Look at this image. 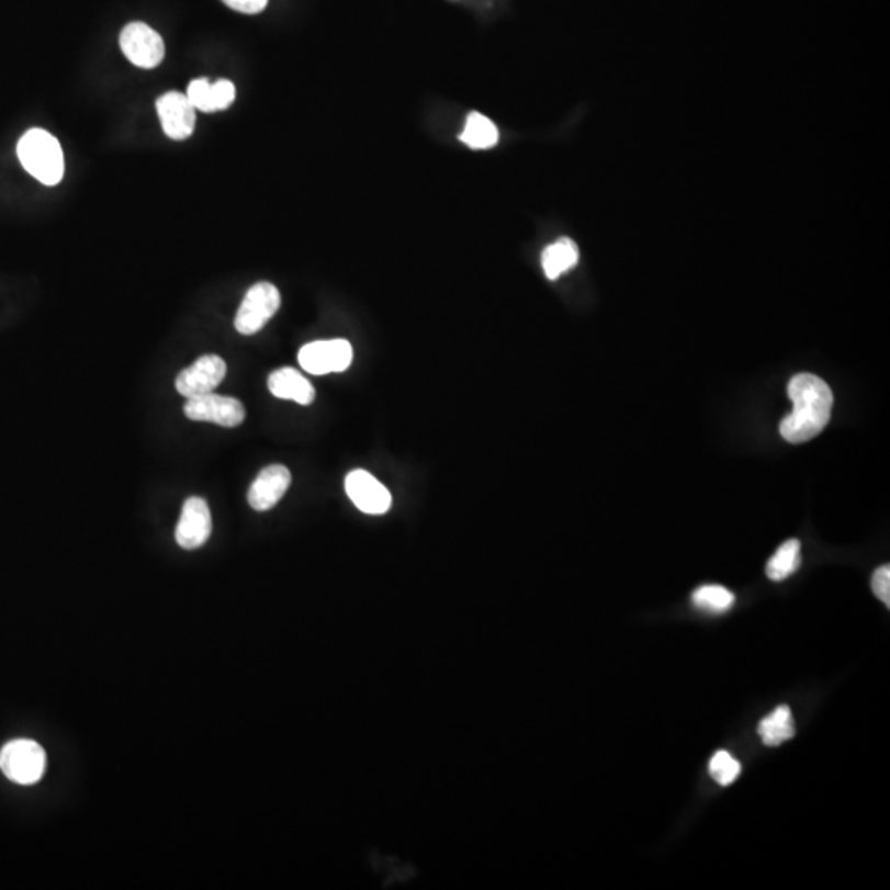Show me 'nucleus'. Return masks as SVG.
I'll return each mask as SVG.
<instances>
[{"instance_id":"obj_1","label":"nucleus","mask_w":890,"mask_h":890,"mask_svg":"<svg viewBox=\"0 0 890 890\" xmlns=\"http://www.w3.org/2000/svg\"><path fill=\"white\" fill-rule=\"evenodd\" d=\"M788 397L793 410L780 424L787 442L801 443L823 432L833 410V391L826 381L810 373L797 374L788 383Z\"/></svg>"},{"instance_id":"obj_2","label":"nucleus","mask_w":890,"mask_h":890,"mask_svg":"<svg viewBox=\"0 0 890 890\" xmlns=\"http://www.w3.org/2000/svg\"><path fill=\"white\" fill-rule=\"evenodd\" d=\"M18 156L24 169L44 185L54 187L64 179V150L48 131H27L19 140Z\"/></svg>"},{"instance_id":"obj_3","label":"nucleus","mask_w":890,"mask_h":890,"mask_svg":"<svg viewBox=\"0 0 890 890\" xmlns=\"http://www.w3.org/2000/svg\"><path fill=\"white\" fill-rule=\"evenodd\" d=\"M0 770L14 784H37L47 770V754L31 739H15L0 751Z\"/></svg>"},{"instance_id":"obj_4","label":"nucleus","mask_w":890,"mask_h":890,"mask_svg":"<svg viewBox=\"0 0 890 890\" xmlns=\"http://www.w3.org/2000/svg\"><path fill=\"white\" fill-rule=\"evenodd\" d=\"M281 307V294L275 285L258 282L246 292L235 318L236 330L241 335H255L274 317Z\"/></svg>"},{"instance_id":"obj_5","label":"nucleus","mask_w":890,"mask_h":890,"mask_svg":"<svg viewBox=\"0 0 890 890\" xmlns=\"http://www.w3.org/2000/svg\"><path fill=\"white\" fill-rule=\"evenodd\" d=\"M120 44L127 60L144 70L159 67L166 57V44H164L162 37L143 22L126 25L121 32Z\"/></svg>"},{"instance_id":"obj_6","label":"nucleus","mask_w":890,"mask_h":890,"mask_svg":"<svg viewBox=\"0 0 890 890\" xmlns=\"http://www.w3.org/2000/svg\"><path fill=\"white\" fill-rule=\"evenodd\" d=\"M353 361V348L350 341L343 338L335 340H318L314 343L305 345L298 351V363L307 373L328 374L341 373L348 370Z\"/></svg>"},{"instance_id":"obj_7","label":"nucleus","mask_w":890,"mask_h":890,"mask_svg":"<svg viewBox=\"0 0 890 890\" xmlns=\"http://www.w3.org/2000/svg\"><path fill=\"white\" fill-rule=\"evenodd\" d=\"M183 413L196 423H213L223 427L239 426L246 417L241 401L213 393L187 401Z\"/></svg>"},{"instance_id":"obj_8","label":"nucleus","mask_w":890,"mask_h":890,"mask_svg":"<svg viewBox=\"0 0 890 890\" xmlns=\"http://www.w3.org/2000/svg\"><path fill=\"white\" fill-rule=\"evenodd\" d=\"M226 376V363L218 354H205L177 376L176 387L187 399L213 393Z\"/></svg>"},{"instance_id":"obj_9","label":"nucleus","mask_w":890,"mask_h":890,"mask_svg":"<svg viewBox=\"0 0 890 890\" xmlns=\"http://www.w3.org/2000/svg\"><path fill=\"white\" fill-rule=\"evenodd\" d=\"M157 114L164 133L173 140H185L195 131L196 110L187 94L170 91L157 100Z\"/></svg>"},{"instance_id":"obj_10","label":"nucleus","mask_w":890,"mask_h":890,"mask_svg":"<svg viewBox=\"0 0 890 890\" xmlns=\"http://www.w3.org/2000/svg\"><path fill=\"white\" fill-rule=\"evenodd\" d=\"M345 491L358 510L367 515H384L391 508L393 498L381 482H378L370 472H350L345 478Z\"/></svg>"},{"instance_id":"obj_11","label":"nucleus","mask_w":890,"mask_h":890,"mask_svg":"<svg viewBox=\"0 0 890 890\" xmlns=\"http://www.w3.org/2000/svg\"><path fill=\"white\" fill-rule=\"evenodd\" d=\"M213 521L209 504L203 498L192 497L182 508V517L176 530V541L183 550H196L209 541Z\"/></svg>"},{"instance_id":"obj_12","label":"nucleus","mask_w":890,"mask_h":890,"mask_svg":"<svg viewBox=\"0 0 890 890\" xmlns=\"http://www.w3.org/2000/svg\"><path fill=\"white\" fill-rule=\"evenodd\" d=\"M291 472L284 465H269L249 488L248 502L256 511H268L279 504L291 487Z\"/></svg>"},{"instance_id":"obj_13","label":"nucleus","mask_w":890,"mask_h":890,"mask_svg":"<svg viewBox=\"0 0 890 890\" xmlns=\"http://www.w3.org/2000/svg\"><path fill=\"white\" fill-rule=\"evenodd\" d=\"M187 98L195 106L196 111L203 113H216L232 106L236 98L235 85L228 80H218L210 83L206 78H199L189 85Z\"/></svg>"},{"instance_id":"obj_14","label":"nucleus","mask_w":890,"mask_h":890,"mask_svg":"<svg viewBox=\"0 0 890 890\" xmlns=\"http://www.w3.org/2000/svg\"><path fill=\"white\" fill-rule=\"evenodd\" d=\"M268 386L275 397L295 401L302 406H308L315 399V390L311 381L294 368H281L269 374Z\"/></svg>"},{"instance_id":"obj_15","label":"nucleus","mask_w":890,"mask_h":890,"mask_svg":"<svg viewBox=\"0 0 890 890\" xmlns=\"http://www.w3.org/2000/svg\"><path fill=\"white\" fill-rule=\"evenodd\" d=\"M577 262H579V249H577L576 243L570 238L557 239L556 243L548 246L541 256L544 274L551 281L560 278L564 272L571 271L574 266H577Z\"/></svg>"},{"instance_id":"obj_16","label":"nucleus","mask_w":890,"mask_h":890,"mask_svg":"<svg viewBox=\"0 0 890 890\" xmlns=\"http://www.w3.org/2000/svg\"><path fill=\"white\" fill-rule=\"evenodd\" d=\"M762 742L768 747H778L795 737V721L788 706H778L774 712L762 719L757 728Z\"/></svg>"},{"instance_id":"obj_17","label":"nucleus","mask_w":890,"mask_h":890,"mask_svg":"<svg viewBox=\"0 0 890 890\" xmlns=\"http://www.w3.org/2000/svg\"><path fill=\"white\" fill-rule=\"evenodd\" d=\"M497 126L488 120L487 116L481 113H471L465 123L464 133H462L461 140L467 144L471 149L485 150L498 144Z\"/></svg>"},{"instance_id":"obj_18","label":"nucleus","mask_w":890,"mask_h":890,"mask_svg":"<svg viewBox=\"0 0 890 890\" xmlns=\"http://www.w3.org/2000/svg\"><path fill=\"white\" fill-rule=\"evenodd\" d=\"M801 564V544L798 540H788L778 548L777 553L767 563L768 579L785 581L790 577Z\"/></svg>"},{"instance_id":"obj_19","label":"nucleus","mask_w":890,"mask_h":890,"mask_svg":"<svg viewBox=\"0 0 890 890\" xmlns=\"http://www.w3.org/2000/svg\"><path fill=\"white\" fill-rule=\"evenodd\" d=\"M735 596L722 586H702L692 594V604L709 613H724L734 606Z\"/></svg>"},{"instance_id":"obj_20","label":"nucleus","mask_w":890,"mask_h":890,"mask_svg":"<svg viewBox=\"0 0 890 890\" xmlns=\"http://www.w3.org/2000/svg\"><path fill=\"white\" fill-rule=\"evenodd\" d=\"M741 764L729 752L718 751L709 761V774L722 787L734 784L741 775Z\"/></svg>"},{"instance_id":"obj_21","label":"nucleus","mask_w":890,"mask_h":890,"mask_svg":"<svg viewBox=\"0 0 890 890\" xmlns=\"http://www.w3.org/2000/svg\"><path fill=\"white\" fill-rule=\"evenodd\" d=\"M870 584H872V590L877 599L886 604V607H890V567L887 564L877 567Z\"/></svg>"},{"instance_id":"obj_22","label":"nucleus","mask_w":890,"mask_h":890,"mask_svg":"<svg viewBox=\"0 0 890 890\" xmlns=\"http://www.w3.org/2000/svg\"><path fill=\"white\" fill-rule=\"evenodd\" d=\"M223 2L233 11L249 15L259 14L268 5V0H223Z\"/></svg>"}]
</instances>
